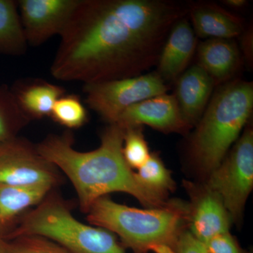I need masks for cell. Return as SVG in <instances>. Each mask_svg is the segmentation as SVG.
Wrapping results in <instances>:
<instances>
[{"instance_id": "cell-19", "label": "cell", "mask_w": 253, "mask_h": 253, "mask_svg": "<svg viewBox=\"0 0 253 253\" xmlns=\"http://www.w3.org/2000/svg\"><path fill=\"white\" fill-rule=\"evenodd\" d=\"M31 121L18 106L11 88L0 84V144L17 137Z\"/></svg>"}, {"instance_id": "cell-14", "label": "cell", "mask_w": 253, "mask_h": 253, "mask_svg": "<svg viewBox=\"0 0 253 253\" xmlns=\"http://www.w3.org/2000/svg\"><path fill=\"white\" fill-rule=\"evenodd\" d=\"M187 9L196 36L232 40L244 33V20L215 3L195 1L188 4Z\"/></svg>"}, {"instance_id": "cell-3", "label": "cell", "mask_w": 253, "mask_h": 253, "mask_svg": "<svg viewBox=\"0 0 253 253\" xmlns=\"http://www.w3.org/2000/svg\"><path fill=\"white\" fill-rule=\"evenodd\" d=\"M86 214L89 224L118 236L123 247L134 253H174L178 238L187 225V206L179 201L139 209L104 196Z\"/></svg>"}, {"instance_id": "cell-23", "label": "cell", "mask_w": 253, "mask_h": 253, "mask_svg": "<svg viewBox=\"0 0 253 253\" xmlns=\"http://www.w3.org/2000/svg\"><path fill=\"white\" fill-rule=\"evenodd\" d=\"M6 244L9 253H71L61 245L42 236H17L6 241Z\"/></svg>"}, {"instance_id": "cell-17", "label": "cell", "mask_w": 253, "mask_h": 253, "mask_svg": "<svg viewBox=\"0 0 253 253\" xmlns=\"http://www.w3.org/2000/svg\"><path fill=\"white\" fill-rule=\"evenodd\" d=\"M11 89L18 106L31 121L50 116L55 103L66 94L63 86L41 78L20 80Z\"/></svg>"}, {"instance_id": "cell-27", "label": "cell", "mask_w": 253, "mask_h": 253, "mask_svg": "<svg viewBox=\"0 0 253 253\" xmlns=\"http://www.w3.org/2000/svg\"><path fill=\"white\" fill-rule=\"evenodd\" d=\"M222 3L232 9H241L247 4L246 0H224Z\"/></svg>"}, {"instance_id": "cell-7", "label": "cell", "mask_w": 253, "mask_h": 253, "mask_svg": "<svg viewBox=\"0 0 253 253\" xmlns=\"http://www.w3.org/2000/svg\"><path fill=\"white\" fill-rule=\"evenodd\" d=\"M87 106L109 124L117 122L132 105L166 94L168 86L156 73L116 81L84 84Z\"/></svg>"}, {"instance_id": "cell-5", "label": "cell", "mask_w": 253, "mask_h": 253, "mask_svg": "<svg viewBox=\"0 0 253 253\" xmlns=\"http://www.w3.org/2000/svg\"><path fill=\"white\" fill-rule=\"evenodd\" d=\"M23 235L44 236L71 253H127L113 233L76 219L72 205L54 189L4 239Z\"/></svg>"}, {"instance_id": "cell-25", "label": "cell", "mask_w": 253, "mask_h": 253, "mask_svg": "<svg viewBox=\"0 0 253 253\" xmlns=\"http://www.w3.org/2000/svg\"><path fill=\"white\" fill-rule=\"evenodd\" d=\"M175 253H210L204 243L201 242L189 230L184 229L176 242Z\"/></svg>"}, {"instance_id": "cell-2", "label": "cell", "mask_w": 253, "mask_h": 253, "mask_svg": "<svg viewBox=\"0 0 253 253\" xmlns=\"http://www.w3.org/2000/svg\"><path fill=\"white\" fill-rule=\"evenodd\" d=\"M124 135L121 126L109 124L101 133L100 146L93 151L75 149L71 131L49 134L36 148L71 181L82 212L86 214L95 201L113 192L130 195L147 208L163 207L168 202L143 187L126 164L123 154Z\"/></svg>"}, {"instance_id": "cell-18", "label": "cell", "mask_w": 253, "mask_h": 253, "mask_svg": "<svg viewBox=\"0 0 253 253\" xmlns=\"http://www.w3.org/2000/svg\"><path fill=\"white\" fill-rule=\"evenodd\" d=\"M27 46L17 1L0 0V54L21 56Z\"/></svg>"}, {"instance_id": "cell-22", "label": "cell", "mask_w": 253, "mask_h": 253, "mask_svg": "<svg viewBox=\"0 0 253 253\" xmlns=\"http://www.w3.org/2000/svg\"><path fill=\"white\" fill-rule=\"evenodd\" d=\"M123 154L126 164L131 169H139L147 161L151 154L141 126L125 129Z\"/></svg>"}, {"instance_id": "cell-13", "label": "cell", "mask_w": 253, "mask_h": 253, "mask_svg": "<svg viewBox=\"0 0 253 253\" xmlns=\"http://www.w3.org/2000/svg\"><path fill=\"white\" fill-rule=\"evenodd\" d=\"M214 86L212 78L198 63L176 80L174 95L183 118L191 127L196 126L202 117Z\"/></svg>"}, {"instance_id": "cell-21", "label": "cell", "mask_w": 253, "mask_h": 253, "mask_svg": "<svg viewBox=\"0 0 253 253\" xmlns=\"http://www.w3.org/2000/svg\"><path fill=\"white\" fill-rule=\"evenodd\" d=\"M49 117L60 126L78 129L88 121L87 110L76 94H64L55 103Z\"/></svg>"}, {"instance_id": "cell-10", "label": "cell", "mask_w": 253, "mask_h": 253, "mask_svg": "<svg viewBox=\"0 0 253 253\" xmlns=\"http://www.w3.org/2000/svg\"><path fill=\"white\" fill-rule=\"evenodd\" d=\"M191 202L187 205V226L190 232L206 244L219 234L229 232L231 219L222 201L206 184L187 182Z\"/></svg>"}, {"instance_id": "cell-1", "label": "cell", "mask_w": 253, "mask_h": 253, "mask_svg": "<svg viewBox=\"0 0 253 253\" xmlns=\"http://www.w3.org/2000/svg\"><path fill=\"white\" fill-rule=\"evenodd\" d=\"M187 7L168 0H80L61 36L51 75L84 84L136 77L157 65Z\"/></svg>"}, {"instance_id": "cell-15", "label": "cell", "mask_w": 253, "mask_h": 253, "mask_svg": "<svg viewBox=\"0 0 253 253\" xmlns=\"http://www.w3.org/2000/svg\"><path fill=\"white\" fill-rule=\"evenodd\" d=\"M196 49L198 64L212 78L215 85L227 83L241 66V51L233 40L208 39Z\"/></svg>"}, {"instance_id": "cell-16", "label": "cell", "mask_w": 253, "mask_h": 253, "mask_svg": "<svg viewBox=\"0 0 253 253\" xmlns=\"http://www.w3.org/2000/svg\"><path fill=\"white\" fill-rule=\"evenodd\" d=\"M53 188L0 184V236L6 237L21 217L36 207Z\"/></svg>"}, {"instance_id": "cell-26", "label": "cell", "mask_w": 253, "mask_h": 253, "mask_svg": "<svg viewBox=\"0 0 253 253\" xmlns=\"http://www.w3.org/2000/svg\"><path fill=\"white\" fill-rule=\"evenodd\" d=\"M242 50L246 57V61L251 64V61H253V31L248 30L242 33Z\"/></svg>"}, {"instance_id": "cell-11", "label": "cell", "mask_w": 253, "mask_h": 253, "mask_svg": "<svg viewBox=\"0 0 253 253\" xmlns=\"http://www.w3.org/2000/svg\"><path fill=\"white\" fill-rule=\"evenodd\" d=\"M123 129L149 126L165 133L185 134L191 126L183 118L174 94H163L132 105L115 123Z\"/></svg>"}, {"instance_id": "cell-24", "label": "cell", "mask_w": 253, "mask_h": 253, "mask_svg": "<svg viewBox=\"0 0 253 253\" xmlns=\"http://www.w3.org/2000/svg\"><path fill=\"white\" fill-rule=\"evenodd\" d=\"M204 244L210 253H247L230 232L219 234Z\"/></svg>"}, {"instance_id": "cell-12", "label": "cell", "mask_w": 253, "mask_h": 253, "mask_svg": "<svg viewBox=\"0 0 253 253\" xmlns=\"http://www.w3.org/2000/svg\"><path fill=\"white\" fill-rule=\"evenodd\" d=\"M198 46L197 37L187 18L176 21L160 54L156 73L163 81H175L186 71Z\"/></svg>"}, {"instance_id": "cell-4", "label": "cell", "mask_w": 253, "mask_h": 253, "mask_svg": "<svg viewBox=\"0 0 253 253\" xmlns=\"http://www.w3.org/2000/svg\"><path fill=\"white\" fill-rule=\"evenodd\" d=\"M253 109L251 82H228L214 93L190 142V158L199 172L208 177L221 164L249 121Z\"/></svg>"}, {"instance_id": "cell-8", "label": "cell", "mask_w": 253, "mask_h": 253, "mask_svg": "<svg viewBox=\"0 0 253 253\" xmlns=\"http://www.w3.org/2000/svg\"><path fill=\"white\" fill-rule=\"evenodd\" d=\"M60 171L44 159L36 145L22 137L0 144V184L19 186H49L62 182Z\"/></svg>"}, {"instance_id": "cell-28", "label": "cell", "mask_w": 253, "mask_h": 253, "mask_svg": "<svg viewBox=\"0 0 253 253\" xmlns=\"http://www.w3.org/2000/svg\"><path fill=\"white\" fill-rule=\"evenodd\" d=\"M0 253H9L6 248V241L1 236H0Z\"/></svg>"}, {"instance_id": "cell-9", "label": "cell", "mask_w": 253, "mask_h": 253, "mask_svg": "<svg viewBox=\"0 0 253 253\" xmlns=\"http://www.w3.org/2000/svg\"><path fill=\"white\" fill-rule=\"evenodd\" d=\"M80 0H19L20 18L28 44L39 46L61 36Z\"/></svg>"}, {"instance_id": "cell-20", "label": "cell", "mask_w": 253, "mask_h": 253, "mask_svg": "<svg viewBox=\"0 0 253 253\" xmlns=\"http://www.w3.org/2000/svg\"><path fill=\"white\" fill-rule=\"evenodd\" d=\"M138 182L146 190L166 200L169 191L174 189L175 183L170 171L156 153L150 154L147 161L134 172Z\"/></svg>"}, {"instance_id": "cell-6", "label": "cell", "mask_w": 253, "mask_h": 253, "mask_svg": "<svg viewBox=\"0 0 253 253\" xmlns=\"http://www.w3.org/2000/svg\"><path fill=\"white\" fill-rule=\"evenodd\" d=\"M206 186L219 196L230 216L239 223L253 186V130L249 126L229 155L206 178Z\"/></svg>"}]
</instances>
